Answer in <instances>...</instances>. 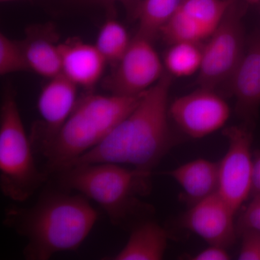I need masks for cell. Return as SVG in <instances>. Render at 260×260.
<instances>
[{"mask_svg": "<svg viewBox=\"0 0 260 260\" xmlns=\"http://www.w3.org/2000/svg\"><path fill=\"white\" fill-rule=\"evenodd\" d=\"M172 77L165 71L155 85L142 94L129 115L99 145L61 170L82 164L112 162L151 172L172 148L168 117Z\"/></svg>", "mask_w": 260, "mask_h": 260, "instance_id": "obj_1", "label": "cell"}, {"mask_svg": "<svg viewBox=\"0 0 260 260\" xmlns=\"http://www.w3.org/2000/svg\"><path fill=\"white\" fill-rule=\"evenodd\" d=\"M98 217L88 198L61 189L44 193L29 208H8L3 223L26 240L25 259L47 260L57 253L78 249Z\"/></svg>", "mask_w": 260, "mask_h": 260, "instance_id": "obj_2", "label": "cell"}, {"mask_svg": "<svg viewBox=\"0 0 260 260\" xmlns=\"http://www.w3.org/2000/svg\"><path fill=\"white\" fill-rule=\"evenodd\" d=\"M55 174L61 189L77 191L93 200L113 225L132 229V223L135 225L143 221L137 218L145 208L138 196L148 193L151 172L97 162L67 168Z\"/></svg>", "mask_w": 260, "mask_h": 260, "instance_id": "obj_3", "label": "cell"}, {"mask_svg": "<svg viewBox=\"0 0 260 260\" xmlns=\"http://www.w3.org/2000/svg\"><path fill=\"white\" fill-rule=\"evenodd\" d=\"M142 94L128 96L89 93L78 99L71 114L42 154L46 160L44 172L48 176L55 174L95 148L129 115Z\"/></svg>", "mask_w": 260, "mask_h": 260, "instance_id": "obj_4", "label": "cell"}, {"mask_svg": "<svg viewBox=\"0 0 260 260\" xmlns=\"http://www.w3.org/2000/svg\"><path fill=\"white\" fill-rule=\"evenodd\" d=\"M34 153L14 94L8 90L0 111V189L16 203L28 200L49 178L38 169Z\"/></svg>", "mask_w": 260, "mask_h": 260, "instance_id": "obj_5", "label": "cell"}, {"mask_svg": "<svg viewBox=\"0 0 260 260\" xmlns=\"http://www.w3.org/2000/svg\"><path fill=\"white\" fill-rule=\"evenodd\" d=\"M206 41L197 82L200 88L215 90L221 84L229 83L246 51L242 13L234 1Z\"/></svg>", "mask_w": 260, "mask_h": 260, "instance_id": "obj_6", "label": "cell"}, {"mask_svg": "<svg viewBox=\"0 0 260 260\" xmlns=\"http://www.w3.org/2000/svg\"><path fill=\"white\" fill-rule=\"evenodd\" d=\"M223 135L229 147L218 162V193L237 213L252 191L253 135L246 125L230 126Z\"/></svg>", "mask_w": 260, "mask_h": 260, "instance_id": "obj_7", "label": "cell"}, {"mask_svg": "<svg viewBox=\"0 0 260 260\" xmlns=\"http://www.w3.org/2000/svg\"><path fill=\"white\" fill-rule=\"evenodd\" d=\"M104 82L112 94L140 95L155 85L165 73L153 41L141 36L131 40L129 47Z\"/></svg>", "mask_w": 260, "mask_h": 260, "instance_id": "obj_8", "label": "cell"}, {"mask_svg": "<svg viewBox=\"0 0 260 260\" xmlns=\"http://www.w3.org/2000/svg\"><path fill=\"white\" fill-rule=\"evenodd\" d=\"M169 114L184 134L200 139L221 129L230 117L231 109L215 90L199 88L176 99Z\"/></svg>", "mask_w": 260, "mask_h": 260, "instance_id": "obj_9", "label": "cell"}, {"mask_svg": "<svg viewBox=\"0 0 260 260\" xmlns=\"http://www.w3.org/2000/svg\"><path fill=\"white\" fill-rule=\"evenodd\" d=\"M233 0H182L160 35L167 44H202L217 28Z\"/></svg>", "mask_w": 260, "mask_h": 260, "instance_id": "obj_10", "label": "cell"}, {"mask_svg": "<svg viewBox=\"0 0 260 260\" xmlns=\"http://www.w3.org/2000/svg\"><path fill=\"white\" fill-rule=\"evenodd\" d=\"M77 88L61 74L50 78L43 87L37 103L42 124L30 139L35 153H44L71 114L78 100Z\"/></svg>", "mask_w": 260, "mask_h": 260, "instance_id": "obj_11", "label": "cell"}, {"mask_svg": "<svg viewBox=\"0 0 260 260\" xmlns=\"http://www.w3.org/2000/svg\"><path fill=\"white\" fill-rule=\"evenodd\" d=\"M235 214L216 192L191 205L181 223L208 244L228 248L234 244L238 236Z\"/></svg>", "mask_w": 260, "mask_h": 260, "instance_id": "obj_12", "label": "cell"}, {"mask_svg": "<svg viewBox=\"0 0 260 260\" xmlns=\"http://www.w3.org/2000/svg\"><path fill=\"white\" fill-rule=\"evenodd\" d=\"M238 114L252 122L260 107V34L253 38L229 81Z\"/></svg>", "mask_w": 260, "mask_h": 260, "instance_id": "obj_13", "label": "cell"}, {"mask_svg": "<svg viewBox=\"0 0 260 260\" xmlns=\"http://www.w3.org/2000/svg\"><path fill=\"white\" fill-rule=\"evenodd\" d=\"M61 75L77 86L90 89L102 78L107 61L95 45L78 39L59 44Z\"/></svg>", "mask_w": 260, "mask_h": 260, "instance_id": "obj_14", "label": "cell"}, {"mask_svg": "<svg viewBox=\"0 0 260 260\" xmlns=\"http://www.w3.org/2000/svg\"><path fill=\"white\" fill-rule=\"evenodd\" d=\"M166 174L181 186L182 199L190 206L218 192V162L198 158Z\"/></svg>", "mask_w": 260, "mask_h": 260, "instance_id": "obj_15", "label": "cell"}, {"mask_svg": "<svg viewBox=\"0 0 260 260\" xmlns=\"http://www.w3.org/2000/svg\"><path fill=\"white\" fill-rule=\"evenodd\" d=\"M55 38L49 27L31 28L22 42L28 69L49 79L61 74L59 44Z\"/></svg>", "mask_w": 260, "mask_h": 260, "instance_id": "obj_16", "label": "cell"}, {"mask_svg": "<svg viewBox=\"0 0 260 260\" xmlns=\"http://www.w3.org/2000/svg\"><path fill=\"white\" fill-rule=\"evenodd\" d=\"M167 230L150 219L143 220L131 229L126 245L113 260H160L167 249Z\"/></svg>", "mask_w": 260, "mask_h": 260, "instance_id": "obj_17", "label": "cell"}, {"mask_svg": "<svg viewBox=\"0 0 260 260\" xmlns=\"http://www.w3.org/2000/svg\"><path fill=\"white\" fill-rule=\"evenodd\" d=\"M182 0H140L135 16L138 35L153 41L179 9Z\"/></svg>", "mask_w": 260, "mask_h": 260, "instance_id": "obj_18", "label": "cell"}, {"mask_svg": "<svg viewBox=\"0 0 260 260\" xmlns=\"http://www.w3.org/2000/svg\"><path fill=\"white\" fill-rule=\"evenodd\" d=\"M203 59V44L179 42L172 44L164 59L166 71L172 76L189 77L199 72Z\"/></svg>", "mask_w": 260, "mask_h": 260, "instance_id": "obj_19", "label": "cell"}, {"mask_svg": "<svg viewBox=\"0 0 260 260\" xmlns=\"http://www.w3.org/2000/svg\"><path fill=\"white\" fill-rule=\"evenodd\" d=\"M131 40L124 25L116 19L109 18L101 27L95 46L107 63L114 66L124 55Z\"/></svg>", "mask_w": 260, "mask_h": 260, "instance_id": "obj_20", "label": "cell"}, {"mask_svg": "<svg viewBox=\"0 0 260 260\" xmlns=\"http://www.w3.org/2000/svg\"><path fill=\"white\" fill-rule=\"evenodd\" d=\"M22 43L0 34V75L2 76L28 70Z\"/></svg>", "mask_w": 260, "mask_h": 260, "instance_id": "obj_21", "label": "cell"}, {"mask_svg": "<svg viewBox=\"0 0 260 260\" xmlns=\"http://www.w3.org/2000/svg\"><path fill=\"white\" fill-rule=\"evenodd\" d=\"M250 203L242 212L237 223L238 236L247 231L260 233V196H251Z\"/></svg>", "mask_w": 260, "mask_h": 260, "instance_id": "obj_22", "label": "cell"}, {"mask_svg": "<svg viewBox=\"0 0 260 260\" xmlns=\"http://www.w3.org/2000/svg\"><path fill=\"white\" fill-rule=\"evenodd\" d=\"M240 236L242 242L238 259L260 260V233L247 231Z\"/></svg>", "mask_w": 260, "mask_h": 260, "instance_id": "obj_23", "label": "cell"}, {"mask_svg": "<svg viewBox=\"0 0 260 260\" xmlns=\"http://www.w3.org/2000/svg\"><path fill=\"white\" fill-rule=\"evenodd\" d=\"M227 248L218 245L210 244L208 247L203 249L198 254L191 256L193 260H229L231 259L230 254Z\"/></svg>", "mask_w": 260, "mask_h": 260, "instance_id": "obj_24", "label": "cell"}, {"mask_svg": "<svg viewBox=\"0 0 260 260\" xmlns=\"http://www.w3.org/2000/svg\"><path fill=\"white\" fill-rule=\"evenodd\" d=\"M251 196H260V151L253 158L252 191Z\"/></svg>", "mask_w": 260, "mask_h": 260, "instance_id": "obj_25", "label": "cell"}, {"mask_svg": "<svg viewBox=\"0 0 260 260\" xmlns=\"http://www.w3.org/2000/svg\"><path fill=\"white\" fill-rule=\"evenodd\" d=\"M93 1L109 7L113 6L116 3H121L131 12L132 14L135 15L140 0H93Z\"/></svg>", "mask_w": 260, "mask_h": 260, "instance_id": "obj_26", "label": "cell"}, {"mask_svg": "<svg viewBox=\"0 0 260 260\" xmlns=\"http://www.w3.org/2000/svg\"><path fill=\"white\" fill-rule=\"evenodd\" d=\"M245 1L250 4H256V3H259L260 0H245Z\"/></svg>", "mask_w": 260, "mask_h": 260, "instance_id": "obj_27", "label": "cell"}, {"mask_svg": "<svg viewBox=\"0 0 260 260\" xmlns=\"http://www.w3.org/2000/svg\"><path fill=\"white\" fill-rule=\"evenodd\" d=\"M13 1H21V0H1L3 3H6V2H13Z\"/></svg>", "mask_w": 260, "mask_h": 260, "instance_id": "obj_28", "label": "cell"}]
</instances>
